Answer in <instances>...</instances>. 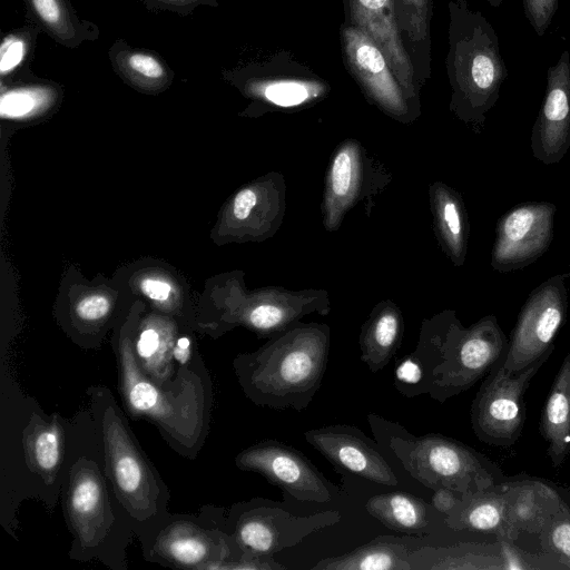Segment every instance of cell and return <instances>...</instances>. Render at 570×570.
I'll use <instances>...</instances> for the list:
<instances>
[{"instance_id": "9", "label": "cell", "mask_w": 570, "mask_h": 570, "mask_svg": "<svg viewBox=\"0 0 570 570\" xmlns=\"http://www.w3.org/2000/svg\"><path fill=\"white\" fill-rule=\"evenodd\" d=\"M222 528L228 532L240 551L273 556L298 544L311 533L334 525L341 520L335 510L311 515H294L275 501L254 498L218 508Z\"/></svg>"}, {"instance_id": "33", "label": "cell", "mask_w": 570, "mask_h": 570, "mask_svg": "<svg viewBox=\"0 0 570 570\" xmlns=\"http://www.w3.org/2000/svg\"><path fill=\"white\" fill-rule=\"evenodd\" d=\"M0 111L2 118L26 117L45 104L52 101L57 94L55 85H47L43 81L26 83L18 82L17 86L4 88L1 86Z\"/></svg>"}, {"instance_id": "30", "label": "cell", "mask_w": 570, "mask_h": 570, "mask_svg": "<svg viewBox=\"0 0 570 570\" xmlns=\"http://www.w3.org/2000/svg\"><path fill=\"white\" fill-rule=\"evenodd\" d=\"M434 214L445 252L455 265H462L466 254L469 223L461 197L448 186L438 185L434 190Z\"/></svg>"}, {"instance_id": "8", "label": "cell", "mask_w": 570, "mask_h": 570, "mask_svg": "<svg viewBox=\"0 0 570 570\" xmlns=\"http://www.w3.org/2000/svg\"><path fill=\"white\" fill-rule=\"evenodd\" d=\"M149 562L191 570H228L242 551L218 519L217 507H204L196 514H170L141 544Z\"/></svg>"}, {"instance_id": "11", "label": "cell", "mask_w": 570, "mask_h": 570, "mask_svg": "<svg viewBox=\"0 0 570 570\" xmlns=\"http://www.w3.org/2000/svg\"><path fill=\"white\" fill-rule=\"evenodd\" d=\"M566 274H557L535 287L523 304L504 356L505 372L515 374L553 350V341L564 323L568 299Z\"/></svg>"}, {"instance_id": "27", "label": "cell", "mask_w": 570, "mask_h": 570, "mask_svg": "<svg viewBox=\"0 0 570 570\" xmlns=\"http://www.w3.org/2000/svg\"><path fill=\"white\" fill-rule=\"evenodd\" d=\"M399 30L419 87L431 75L433 0H393Z\"/></svg>"}, {"instance_id": "21", "label": "cell", "mask_w": 570, "mask_h": 570, "mask_svg": "<svg viewBox=\"0 0 570 570\" xmlns=\"http://www.w3.org/2000/svg\"><path fill=\"white\" fill-rule=\"evenodd\" d=\"M28 468L47 484H55L65 463L66 431L59 417L33 413L22 432Z\"/></svg>"}, {"instance_id": "7", "label": "cell", "mask_w": 570, "mask_h": 570, "mask_svg": "<svg viewBox=\"0 0 570 570\" xmlns=\"http://www.w3.org/2000/svg\"><path fill=\"white\" fill-rule=\"evenodd\" d=\"M63 512L72 534V559L127 569L126 547L135 533L105 470L90 458L81 455L68 469Z\"/></svg>"}, {"instance_id": "4", "label": "cell", "mask_w": 570, "mask_h": 570, "mask_svg": "<svg viewBox=\"0 0 570 570\" xmlns=\"http://www.w3.org/2000/svg\"><path fill=\"white\" fill-rule=\"evenodd\" d=\"M118 390L126 412L153 423L178 454L194 459L209 431L213 384L206 367L177 384L161 387L137 365L131 337L121 335L115 346Z\"/></svg>"}, {"instance_id": "13", "label": "cell", "mask_w": 570, "mask_h": 570, "mask_svg": "<svg viewBox=\"0 0 570 570\" xmlns=\"http://www.w3.org/2000/svg\"><path fill=\"white\" fill-rule=\"evenodd\" d=\"M556 210L550 202H527L504 213L495 226L491 267L509 273L541 257L553 239Z\"/></svg>"}, {"instance_id": "20", "label": "cell", "mask_w": 570, "mask_h": 570, "mask_svg": "<svg viewBox=\"0 0 570 570\" xmlns=\"http://www.w3.org/2000/svg\"><path fill=\"white\" fill-rule=\"evenodd\" d=\"M445 524L454 531H479L515 541L520 533L508 518L501 482L488 489L462 495L458 505L445 515Z\"/></svg>"}, {"instance_id": "14", "label": "cell", "mask_w": 570, "mask_h": 570, "mask_svg": "<svg viewBox=\"0 0 570 570\" xmlns=\"http://www.w3.org/2000/svg\"><path fill=\"white\" fill-rule=\"evenodd\" d=\"M305 441L334 466L367 481L395 487L399 480L376 441L348 424H331L304 432Z\"/></svg>"}, {"instance_id": "28", "label": "cell", "mask_w": 570, "mask_h": 570, "mask_svg": "<svg viewBox=\"0 0 570 570\" xmlns=\"http://www.w3.org/2000/svg\"><path fill=\"white\" fill-rule=\"evenodd\" d=\"M403 320L390 304L377 306L360 334L361 361L372 373L383 370L395 355L402 341Z\"/></svg>"}, {"instance_id": "36", "label": "cell", "mask_w": 570, "mask_h": 570, "mask_svg": "<svg viewBox=\"0 0 570 570\" xmlns=\"http://www.w3.org/2000/svg\"><path fill=\"white\" fill-rule=\"evenodd\" d=\"M256 92L261 94L267 101L283 107L297 106L316 95L314 88L306 82L296 80L268 81L266 83H250Z\"/></svg>"}, {"instance_id": "23", "label": "cell", "mask_w": 570, "mask_h": 570, "mask_svg": "<svg viewBox=\"0 0 570 570\" xmlns=\"http://www.w3.org/2000/svg\"><path fill=\"white\" fill-rule=\"evenodd\" d=\"M412 570H503L499 543L423 546L409 553Z\"/></svg>"}, {"instance_id": "31", "label": "cell", "mask_w": 570, "mask_h": 570, "mask_svg": "<svg viewBox=\"0 0 570 570\" xmlns=\"http://www.w3.org/2000/svg\"><path fill=\"white\" fill-rule=\"evenodd\" d=\"M361 158L356 147H342L334 156L326 187L327 220L338 223L341 215L352 204L361 184Z\"/></svg>"}, {"instance_id": "16", "label": "cell", "mask_w": 570, "mask_h": 570, "mask_svg": "<svg viewBox=\"0 0 570 570\" xmlns=\"http://www.w3.org/2000/svg\"><path fill=\"white\" fill-rule=\"evenodd\" d=\"M342 49L351 75L386 111L403 116L407 97L397 81L383 50L358 27L342 26Z\"/></svg>"}, {"instance_id": "10", "label": "cell", "mask_w": 570, "mask_h": 570, "mask_svg": "<svg viewBox=\"0 0 570 570\" xmlns=\"http://www.w3.org/2000/svg\"><path fill=\"white\" fill-rule=\"evenodd\" d=\"M553 350L519 373H508L501 364L490 371L470 411L478 440L499 448H510L519 440L525 421L524 393Z\"/></svg>"}, {"instance_id": "29", "label": "cell", "mask_w": 570, "mask_h": 570, "mask_svg": "<svg viewBox=\"0 0 570 570\" xmlns=\"http://www.w3.org/2000/svg\"><path fill=\"white\" fill-rule=\"evenodd\" d=\"M433 509L421 498L402 491L375 494L365 503V510L384 527L410 535L429 531Z\"/></svg>"}, {"instance_id": "39", "label": "cell", "mask_w": 570, "mask_h": 570, "mask_svg": "<svg viewBox=\"0 0 570 570\" xmlns=\"http://www.w3.org/2000/svg\"><path fill=\"white\" fill-rule=\"evenodd\" d=\"M110 309V303L106 296L91 295L81 299L76 306V315L86 323H96L104 320Z\"/></svg>"}, {"instance_id": "12", "label": "cell", "mask_w": 570, "mask_h": 570, "mask_svg": "<svg viewBox=\"0 0 570 570\" xmlns=\"http://www.w3.org/2000/svg\"><path fill=\"white\" fill-rule=\"evenodd\" d=\"M235 465L242 471L261 474L298 501L325 503L340 493V489L303 452L274 439L256 442L240 451Z\"/></svg>"}, {"instance_id": "37", "label": "cell", "mask_w": 570, "mask_h": 570, "mask_svg": "<svg viewBox=\"0 0 570 570\" xmlns=\"http://www.w3.org/2000/svg\"><path fill=\"white\" fill-rule=\"evenodd\" d=\"M527 19L537 36L542 37L552 23L559 0H522Z\"/></svg>"}, {"instance_id": "6", "label": "cell", "mask_w": 570, "mask_h": 570, "mask_svg": "<svg viewBox=\"0 0 570 570\" xmlns=\"http://www.w3.org/2000/svg\"><path fill=\"white\" fill-rule=\"evenodd\" d=\"M367 421L379 446L431 490L450 489L460 497L488 489L503 479L501 469L471 446L439 433L414 435L397 422L370 413Z\"/></svg>"}, {"instance_id": "41", "label": "cell", "mask_w": 570, "mask_h": 570, "mask_svg": "<svg viewBox=\"0 0 570 570\" xmlns=\"http://www.w3.org/2000/svg\"><path fill=\"white\" fill-rule=\"evenodd\" d=\"M257 204V194L253 189H243L234 198L233 214L244 220L249 217L252 210Z\"/></svg>"}, {"instance_id": "40", "label": "cell", "mask_w": 570, "mask_h": 570, "mask_svg": "<svg viewBox=\"0 0 570 570\" xmlns=\"http://www.w3.org/2000/svg\"><path fill=\"white\" fill-rule=\"evenodd\" d=\"M283 570L285 566L278 563L273 556L257 554L243 551L240 557L232 562L228 570Z\"/></svg>"}, {"instance_id": "26", "label": "cell", "mask_w": 570, "mask_h": 570, "mask_svg": "<svg viewBox=\"0 0 570 570\" xmlns=\"http://www.w3.org/2000/svg\"><path fill=\"white\" fill-rule=\"evenodd\" d=\"M409 543L395 535H377L350 552L321 559L311 570H412Z\"/></svg>"}, {"instance_id": "3", "label": "cell", "mask_w": 570, "mask_h": 570, "mask_svg": "<svg viewBox=\"0 0 570 570\" xmlns=\"http://www.w3.org/2000/svg\"><path fill=\"white\" fill-rule=\"evenodd\" d=\"M87 395L102 448L105 473L135 535L144 544L171 514L169 489L142 451L110 390L90 386Z\"/></svg>"}, {"instance_id": "35", "label": "cell", "mask_w": 570, "mask_h": 570, "mask_svg": "<svg viewBox=\"0 0 570 570\" xmlns=\"http://www.w3.org/2000/svg\"><path fill=\"white\" fill-rule=\"evenodd\" d=\"M503 570H566L551 553L530 552L518 547L513 540L498 538Z\"/></svg>"}, {"instance_id": "5", "label": "cell", "mask_w": 570, "mask_h": 570, "mask_svg": "<svg viewBox=\"0 0 570 570\" xmlns=\"http://www.w3.org/2000/svg\"><path fill=\"white\" fill-rule=\"evenodd\" d=\"M449 11L450 107L464 122L482 127L508 77L499 38L481 11L470 9L466 0L450 1Z\"/></svg>"}, {"instance_id": "17", "label": "cell", "mask_w": 570, "mask_h": 570, "mask_svg": "<svg viewBox=\"0 0 570 570\" xmlns=\"http://www.w3.org/2000/svg\"><path fill=\"white\" fill-rule=\"evenodd\" d=\"M347 22L367 33L385 53L407 99L420 89L412 61L404 47L393 0H345Z\"/></svg>"}, {"instance_id": "19", "label": "cell", "mask_w": 570, "mask_h": 570, "mask_svg": "<svg viewBox=\"0 0 570 570\" xmlns=\"http://www.w3.org/2000/svg\"><path fill=\"white\" fill-rule=\"evenodd\" d=\"M178 337L159 324L151 323L131 336L135 361L141 372L161 387L180 382L194 371L206 367L204 362L180 367L175 358V345Z\"/></svg>"}, {"instance_id": "22", "label": "cell", "mask_w": 570, "mask_h": 570, "mask_svg": "<svg viewBox=\"0 0 570 570\" xmlns=\"http://www.w3.org/2000/svg\"><path fill=\"white\" fill-rule=\"evenodd\" d=\"M22 1L28 22L36 24L60 46L77 48L99 38L98 26L79 17L71 0Z\"/></svg>"}, {"instance_id": "38", "label": "cell", "mask_w": 570, "mask_h": 570, "mask_svg": "<svg viewBox=\"0 0 570 570\" xmlns=\"http://www.w3.org/2000/svg\"><path fill=\"white\" fill-rule=\"evenodd\" d=\"M153 12L168 11L186 17L198 7H218V0H138Z\"/></svg>"}, {"instance_id": "1", "label": "cell", "mask_w": 570, "mask_h": 570, "mask_svg": "<svg viewBox=\"0 0 570 570\" xmlns=\"http://www.w3.org/2000/svg\"><path fill=\"white\" fill-rule=\"evenodd\" d=\"M508 338L494 315L463 327L453 314L424 324L416 348L394 367V386L406 397L429 394L444 403L472 387L502 360Z\"/></svg>"}, {"instance_id": "44", "label": "cell", "mask_w": 570, "mask_h": 570, "mask_svg": "<svg viewBox=\"0 0 570 570\" xmlns=\"http://www.w3.org/2000/svg\"><path fill=\"white\" fill-rule=\"evenodd\" d=\"M493 8H499L502 3V0H487Z\"/></svg>"}, {"instance_id": "34", "label": "cell", "mask_w": 570, "mask_h": 570, "mask_svg": "<svg viewBox=\"0 0 570 570\" xmlns=\"http://www.w3.org/2000/svg\"><path fill=\"white\" fill-rule=\"evenodd\" d=\"M543 551L551 553L570 570V508L563 503L538 534Z\"/></svg>"}, {"instance_id": "2", "label": "cell", "mask_w": 570, "mask_h": 570, "mask_svg": "<svg viewBox=\"0 0 570 570\" xmlns=\"http://www.w3.org/2000/svg\"><path fill=\"white\" fill-rule=\"evenodd\" d=\"M328 353L326 325L295 323L258 350L237 355L233 368L254 404L303 411L323 383Z\"/></svg>"}, {"instance_id": "24", "label": "cell", "mask_w": 570, "mask_h": 570, "mask_svg": "<svg viewBox=\"0 0 570 570\" xmlns=\"http://www.w3.org/2000/svg\"><path fill=\"white\" fill-rule=\"evenodd\" d=\"M539 430L554 468L570 454V351L561 363L542 407Z\"/></svg>"}, {"instance_id": "32", "label": "cell", "mask_w": 570, "mask_h": 570, "mask_svg": "<svg viewBox=\"0 0 570 570\" xmlns=\"http://www.w3.org/2000/svg\"><path fill=\"white\" fill-rule=\"evenodd\" d=\"M42 31L33 23L13 29L6 33L0 45L1 82L14 77H33L30 63L35 56L38 36Z\"/></svg>"}, {"instance_id": "15", "label": "cell", "mask_w": 570, "mask_h": 570, "mask_svg": "<svg viewBox=\"0 0 570 570\" xmlns=\"http://www.w3.org/2000/svg\"><path fill=\"white\" fill-rule=\"evenodd\" d=\"M531 150L544 165L558 164L570 148V52L547 71L544 97L531 130Z\"/></svg>"}, {"instance_id": "43", "label": "cell", "mask_w": 570, "mask_h": 570, "mask_svg": "<svg viewBox=\"0 0 570 570\" xmlns=\"http://www.w3.org/2000/svg\"><path fill=\"white\" fill-rule=\"evenodd\" d=\"M140 289L148 298L156 302H165L171 292L167 282L156 278H145L140 283Z\"/></svg>"}, {"instance_id": "42", "label": "cell", "mask_w": 570, "mask_h": 570, "mask_svg": "<svg viewBox=\"0 0 570 570\" xmlns=\"http://www.w3.org/2000/svg\"><path fill=\"white\" fill-rule=\"evenodd\" d=\"M461 497L446 488L434 490L432 495V505L434 510L449 514L460 502Z\"/></svg>"}, {"instance_id": "18", "label": "cell", "mask_w": 570, "mask_h": 570, "mask_svg": "<svg viewBox=\"0 0 570 570\" xmlns=\"http://www.w3.org/2000/svg\"><path fill=\"white\" fill-rule=\"evenodd\" d=\"M501 485L509 521L520 534H539L564 503L554 488L538 478L514 476L502 480Z\"/></svg>"}, {"instance_id": "25", "label": "cell", "mask_w": 570, "mask_h": 570, "mask_svg": "<svg viewBox=\"0 0 570 570\" xmlns=\"http://www.w3.org/2000/svg\"><path fill=\"white\" fill-rule=\"evenodd\" d=\"M108 58L117 76L142 91H160L173 82L175 72L156 51L132 47L124 39L116 40Z\"/></svg>"}]
</instances>
